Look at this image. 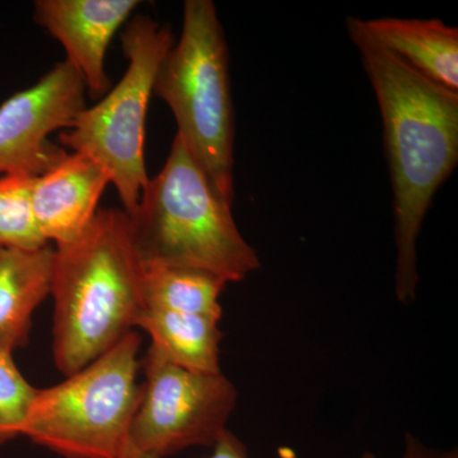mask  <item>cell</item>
<instances>
[{"label": "cell", "mask_w": 458, "mask_h": 458, "mask_svg": "<svg viewBox=\"0 0 458 458\" xmlns=\"http://www.w3.org/2000/svg\"><path fill=\"white\" fill-rule=\"evenodd\" d=\"M140 4L138 0H36L33 20L64 47L66 62L90 98L101 99L111 89L108 47Z\"/></svg>", "instance_id": "9c48e42d"}, {"label": "cell", "mask_w": 458, "mask_h": 458, "mask_svg": "<svg viewBox=\"0 0 458 458\" xmlns=\"http://www.w3.org/2000/svg\"><path fill=\"white\" fill-rule=\"evenodd\" d=\"M375 92L394 194L401 303L415 300L417 242L437 191L458 164V92L445 89L385 51L352 40Z\"/></svg>", "instance_id": "6da1fadb"}, {"label": "cell", "mask_w": 458, "mask_h": 458, "mask_svg": "<svg viewBox=\"0 0 458 458\" xmlns=\"http://www.w3.org/2000/svg\"><path fill=\"white\" fill-rule=\"evenodd\" d=\"M144 307L204 316L221 322L219 298L228 284L221 276L191 267L143 265Z\"/></svg>", "instance_id": "5bb4252c"}, {"label": "cell", "mask_w": 458, "mask_h": 458, "mask_svg": "<svg viewBox=\"0 0 458 458\" xmlns=\"http://www.w3.org/2000/svg\"><path fill=\"white\" fill-rule=\"evenodd\" d=\"M140 344L131 331L62 384L38 390L22 436L65 458H122L141 396Z\"/></svg>", "instance_id": "5b68a950"}, {"label": "cell", "mask_w": 458, "mask_h": 458, "mask_svg": "<svg viewBox=\"0 0 458 458\" xmlns=\"http://www.w3.org/2000/svg\"><path fill=\"white\" fill-rule=\"evenodd\" d=\"M86 86L68 62L0 105V174L38 177L68 152L50 135L69 129L86 107Z\"/></svg>", "instance_id": "ba28073f"}, {"label": "cell", "mask_w": 458, "mask_h": 458, "mask_svg": "<svg viewBox=\"0 0 458 458\" xmlns=\"http://www.w3.org/2000/svg\"><path fill=\"white\" fill-rule=\"evenodd\" d=\"M143 264L123 209L99 208L73 242L54 250L53 358L71 376L134 331L144 309Z\"/></svg>", "instance_id": "7a4b0ae2"}, {"label": "cell", "mask_w": 458, "mask_h": 458, "mask_svg": "<svg viewBox=\"0 0 458 458\" xmlns=\"http://www.w3.org/2000/svg\"><path fill=\"white\" fill-rule=\"evenodd\" d=\"M54 249L0 251V349L29 344L32 316L50 294Z\"/></svg>", "instance_id": "7c38bea8"}, {"label": "cell", "mask_w": 458, "mask_h": 458, "mask_svg": "<svg viewBox=\"0 0 458 458\" xmlns=\"http://www.w3.org/2000/svg\"><path fill=\"white\" fill-rule=\"evenodd\" d=\"M38 391L18 369L13 352L0 349V445L22 436Z\"/></svg>", "instance_id": "2e32d148"}, {"label": "cell", "mask_w": 458, "mask_h": 458, "mask_svg": "<svg viewBox=\"0 0 458 458\" xmlns=\"http://www.w3.org/2000/svg\"><path fill=\"white\" fill-rule=\"evenodd\" d=\"M33 181L23 174L0 176V251L49 246L33 216Z\"/></svg>", "instance_id": "9a60e30c"}, {"label": "cell", "mask_w": 458, "mask_h": 458, "mask_svg": "<svg viewBox=\"0 0 458 458\" xmlns=\"http://www.w3.org/2000/svg\"><path fill=\"white\" fill-rule=\"evenodd\" d=\"M403 458H458L456 448L450 451H434L423 445L412 434L405 436V450Z\"/></svg>", "instance_id": "ac0fdd59"}, {"label": "cell", "mask_w": 458, "mask_h": 458, "mask_svg": "<svg viewBox=\"0 0 458 458\" xmlns=\"http://www.w3.org/2000/svg\"><path fill=\"white\" fill-rule=\"evenodd\" d=\"M360 458H377L372 452H366V454H361Z\"/></svg>", "instance_id": "d6986e66"}, {"label": "cell", "mask_w": 458, "mask_h": 458, "mask_svg": "<svg viewBox=\"0 0 458 458\" xmlns=\"http://www.w3.org/2000/svg\"><path fill=\"white\" fill-rule=\"evenodd\" d=\"M218 325L204 316L144 307L135 327L149 334L152 345L177 366L214 375L222 372L223 334Z\"/></svg>", "instance_id": "4fadbf2b"}, {"label": "cell", "mask_w": 458, "mask_h": 458, "mask_svg": "<svg viewBox=\"0 0 458 458\" xmlns=\"http://www.w3.org/2000/svg\"><path fill=\"white\" fill-rule=\"evenodd\" d=\"M126 214L143 265L209 271L227 283L242 282L261 267L234 222L232 205L216 194L179 135L162 170L148 180L137 207Z\"/></svg>", "instance_id": "3957f363"}, {"label": "cell", "mask_w": 458, "mask_h": 458, "mask_svg": "<svg viewBox=\"0 0 458 458\" xmlns=\"http://www.w3.org/2000/svg\"><path fill=\"white\" fill-rule=\"evenodd\" d=\"M128 68L95 106L84 107L59 135L63 148L83 153L104 165L123 210L131 213L148 180L146 123L156 75L174 47L171 27L138 14L120 36Z\"/></svg>", "instance_id": "8992f818"}, {"label": "cell", "mask_w": 458, "mask_h": 458, "mask_svg": "<svg viewBox=\"0 0 458 458\" xmlns=\"http://www.w3.org/2000/svg\"><path fill=\"white\" fill-rule=\"evenodd\" d=\"M104 165L83 153H68L50 170L35 177L32 210L42 237L68 245L86 231L110 185Z\"/></svg>", "instance_id": "30bf717a"}, {"label": "cell", "mask_w": 458, "mask_h": 458, "mask_svg": "<svg viewBox=\"0 0 458 458\" xmlns=\"http://www.w3.org/2000/svg\"><path fill=\"white\" fill-rule=\"evenodd\" d=\"M146 381L129 445L144 458H167L191 447H213L228 429L238 391L223 373L182 369L150 344Z\"/></svg>", "instance_id": "52a82bcc"}, {"label": "cell", "mask_w": 458, "mask_h": 458, "mask_svg": "<svg viewBox=\"0 0 458 458\" xmlns=\"http://www.w3.org/2000/svg\"><path fill=\"white\" fill-rule=\"evenodd\" d=\"M352 40L385 51L418 74L458 92V29L441 20L349 17Z\"/></svg>", "instance_id": "8fae6325"}, {"label": "cell", "mask_w": 458, "mask_h": 458, "mask_svg": "<svg viewBox=\"0 0 458 458\" xmlns=\"http://www.w3.org/2000/svg\"><path fill=\"white\" fill-rule=\"evenodd\" d=\"M153 95L170 107L176 135L216 194L233 204L234 114L228 47L212 0H186L182 31L159 66Z\"/></svg>", "instance_id": "277c9868"}, {"label": "cell", "mask_w": 458, "mask_h": 458, "mask_svg": "<svg viewBox=\"0 0 458 458\" xmlns=\"http://www.w3.org/2000/svg\"><path fill=\"white\" fill-rule=\"evenodd\" d=\"M212 454L207 458H249V451L245 443L241 441L237 436H234L231 430L227 429L222 434L221 438L213 445ZM122 458H144L131 445H126Z\"/></svg>", "instance_id": "e0dca14e"}]
</instances>
